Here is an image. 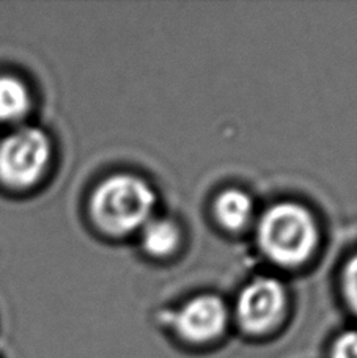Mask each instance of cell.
I'll return each instance as SVG.
<instances>
[{"label":"cell","instance_id":"3957f363","mask_svg":"<svg viewBox=\"0 0 357 358\" xmlns=\"http://www.w3.org/2000/svg\"><path fill=\"white\" fill-rule=\"evenodd\" d=\"M50 161L49 137L34 126L11 131L0 142V182L13 190L35 185Z\"/></svg>","mask_w":357,"mask_h":358},{"label":"cell","instance_id":"ba28073f","mask_svg":"<svg viewBox=\"0 0 357 358\" xmlns=\"http://www.w3.org/2000/svg\"><path fill=\"white\" fill-rule=\"evenodd\" d=\"M180 244V228L167 219H150L142 228V245L153 257H167Z\"/></svg>","mask_w":357,"mask_h":358},{"label":"cell","instance_id":"5b68a950","mask_svg":"<svg viewBox=\"0 0 357 358\" xmlns=\"http://www.w3.org/2000/svg\"><path fill=\"white\" fill-rule=\"evenodd\" d=\"M175 334L192 346H206L218 341L228 325V310L222 299L216 296H199L189 300L175 313Z\"/></svg>","mask_w":357,"mask_h":358},{"label":"cell","instance_id":"6da1fadb","mask_svg":"<svg viewBox=\"0 0 357 358\" xmlns=\"http://www.w3.org/2000/svg\"><path fill=\"white\" fill-rule=\"evenodd\" d=\"M156 206L150 184L134 175H113L93 192L90 210L97 225L112 236L131 234L144 228Z\"/></svg>","mask_w":357,"mask_h":358},{"label":"cell","instance_id":"30bf717a","mask_svg":"<svg viewBox=\"0 0 357 358\" xmlns=\"http://www.w3.org/2000/svg\"><path fill=\"white\" fill-rule=\"evenodd\" d=\"M343 291H345L348 305L357 315V255L349 259L343 271Z\"/></svg>","mask_w":357,"mask_h":358},{"label":"cell","instance_id":"7a4b0ae2","mask_svg":"<svg viewBox=\"0 0 357 358\" xmlns=\"http://www.w3.org/2000/svg\"><path fill=\"white\" fill-rule=\"evenodd\" d=\"M258 244L272 263L284 267L304 264L318 244L314 215L298 203H277L258 223Z\"/></svg>","mask_w":357,"mask_h":358},{"label":"cell","instance_id":"8992f818","mask_svg":"<svg viewBox=\"0 0 357 358\" xmlns=\"http://www.w3.org/2000/svg\"><path fill=\"white\" fill-rule=\"evenodd\" d=\"M31 108V93L22 79L0 74V123L16 124Z\"/></svg>","mask_w":357,"mask_h":358},{"label":"cell","instance_id":"52a82bcc","mask_svg":"<svg viewBox=\"0 0 357 358\" xmlns=\"http://www.w3.org/2000/svg\"><path fill=\"white\" fill-rule=\"evenodd\" d=\"M216 217L222 227L232 231L244 228L253 217V201L246 192L228 189L218 196L214 204Z\"/></svg>","mask_w":357,"mask_h":358},{"label":"cell","instance_id":"277c9868","mask_svg":"<svg viewBox=\"0 0 357 358\" xmlns=\"http://www.w3.org/2000/svg\"><path fill=\"white\" fill-rule=\"evenodd\" d=\"M286 291L274 278H257L241 291L237 302L239 327L251 336H263L276 330L286 313Z\"/></svg>","mask_w":357,"mask_h":358},{"label":"cell","instance_id":"9c48e42d","mask_svg":"<svg viewBox=\"0 0 357 358\" xmlns=\"http://www.w3.org/2000/svg\"><path fill=\"white\" fill-rule=\"evenodd\" d=\"M329 358H357V330L343 331L330 346Z\"/></svg>","mask_w":357,"mask_h":358}]
</instances>
